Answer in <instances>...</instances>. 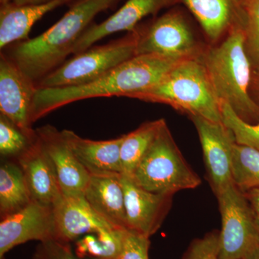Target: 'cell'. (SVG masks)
Instances as JSON below:
<instances>
[{
  "mask_svg": "<svg viewBox=\"0 0 259 259\" xmlns=\"http://www.w3.org/2000/svg\"><path fill=\"white\" fill-rule=\"evenodd\" d=\"M181 61L157 54H141L85 84L37 88L32 105V122L60 107L81 100L98 97L131 98L156 84Z\"/></svg>",
  "mask_w": 259,
  "mask_h": 259,
  "instance_id": "cell-1",
  "label": "cell"
},
{
  "mask_svg": "<svg viewBox=\"0 0 259 259\" xmlns=\"http://www.w3.org/2000/svg\"><path fill=\"white\" fill-rule=\"evenodd\" d=\"M121 0H77L54 25L32 39L13 44L4 52L37 83L71 55L78 39L97 15L112 9ZM4 50V49H3Z\"/></svg>",
  "mask_w": 259,
  "mask_h": 259,
  "instance_id": "cell-2",
  "label": "cell"
},
{
  "mask_svg": "<svg viewBox=\"0 0 259 259\" xmlns=\"http://www.w3.org/2000/svg\"><path fill=\"white\" fill-rule=\"evenodd\" d=\"M218 100L249 123L259 122V104L250 94L251 64L245 47L243 24H238L200 56Z\"/></svg>",
  "mask_w": 259,
  "mask_h": 259,
  "instance_id": "cell-3",
  "label": "cell"
},
{
  "mask_svg": "<svg viewBox=\"0 0 259 259\" xmlns=\"http://www.w3.org/2000/svg\"><path fill=\"white\" fill-rule=\"evenodd\" d=\"M131 98L165 104L190 117L222 122L221 103L200 57L180 61L156 84Z\"/></svg>",
  "mask_w": 259,
  "mask_h": 259,
  "instance_id": "cell-4",
  "label": "cell"
},
{
  "mask_svg": "<svg viewBox=\"0 0 259 259\" xmlns=\"http://www.w3.org/2000/svg\"><path fill=\"white\" fill-rule=\"evenodd\" d=\"M130 177L144 190L172 196L201 184L200 178L180 152L166 122Z\"/></svg>",
  "mask_w": 259,
  "mask_h": 259,
  "instance_id": "cell-5",
  "label": "cell"
},
{
  "mask_svg": "<svg viewBox=\"0 0 259 259\" xmlns=\"http://www.w3.org/2000/svg\"><path fill=\"white\" fill-rule=\"evenodd\" d=\"M139 37L136 28L120 38L73 55L38 81L37 88H69L91 82L137 56Z\"/></svg>",
  "mask_w": 259,
  "mask_h": 259,
  "instance_id": "cell-6",
  "label": "cell"
},
{
  "mask_svg": "<svg viewBox=\"0 0 259 259\" xmlns=\"http://www.w3.org/2000/svg\"><path fill=\"white\" fill-rule=\"evenodd\" d=\"M136 29L138 55L157 54L184 60L200 57L206 47L197 40L188 18L176 8Z\"/></svg>",
  "mask_w": 259,
  "mask_h": 259,
  "instance_id": "cell-7",
  "label": "cell"
},
{
  "mask_svg": "<svg viewBox=\"0 0 259 259\" xmlns=\"http://www.w3.org/2000/svg\"><path fill=\"white\" fill-rule=\"evenodd\" d=\"M215 195L222 219L220 259H245L259 248V231L249 202L233 182Z\"/></svg>",
  "mask_w": 259,
  "mask_h": 259,
  "instance_id": "cell-8",
  "label": "cell"
},
{
  "mask_svg": "<svg viewBox=\"0 0 259 259\" xmlns=\"http://www.w3.org/2000/svg\"><path fill=\"white\" fill-rule=\"evenodd\" d=\"M32 81L4 52L0 55V114L29 135L32 128V109L36 94Z\"/></svg>",
  "mask_w": 259,
  "mask_h": 259,
  "instance_id": "cell-9",
  "label": "cell"
},
{
  "mask_svg": "<svg viewBox=\"0 0 259 259\" xmlns=\"http://www.w3.org/2000/svg\"><path fill=\"white\" fill-rule=\"evenodd\" d=\"M56 240L53 206L32 201L21 210L1 219L0 259L17 245Z\"/></svg>",
  "mask_w": 259,
  "mask_h": 259,
  "instance_id": "cell-10",
  "label": "cell"
},
{
  "mask_svg": "<svg viewBox=\"0 0 259 259\" xmlns=\"http://www.w3.org/2000/svg\"><path fill=\"white\" fill-rule=\"evenodd\" d=\"M203 151L204 162L214 194L233 182L232 156L235 141L231 131L222 122L190 116Z\"/></svg>",
  "mask_w": 259,
  "mask_h": 259,
  "instance_id": "cell-11",
  "label": "cell"
},
{
  "mask_svg": "<svg viewBox=\"0 0 259 259\" xmlns=\"http://www.w3.org/2000/svg\"><path fill=\"white\" fill-rule=\"evenodd\" d=\"M35 131L54 166L63 194L83 197L90 175L73 153L62 131L51 125Z\"/></svg>",
  "mask_w": 259,
  "mask_h": 259,
  "instance_id": "cell-12",
  "label": "cell"
},
{
  "mask_svg": "<svg viewBox=\"0 0 259 259\" xmlns=\"http://www.w3.org/2000/svg\"><path fill=\"white\" fill-rule=\"evenodd\" d=\"M181 3V0H127L125 4L102 23H93L78 39L71 55L80 54L104 37L117 32L134 31L143 19L156 15L165 8Z\"/></svg>",
  "mask_w": 259,
  "mask_h": 259,
  "instance_id": "cell-13",
  "label": "cell"
},
{
  "mask_svg": "<svg viewBox=\"0 0 259 259\" xmlns=\"http://www.w3.org/2000/svg\"><path fill=\"white\" fill-rule=\"evenodd\" d=\"M121 182L125 193L127 229L150 238L161 226L172 195L144 190L124 175H121Z\"/></svg>",
  "mask_w": 259,
  "mask_h": 259,
  "instance_id": "cell-14",
  "label": "cell"
},
{
  "mask_svg": "<svg viewBox=\"0 0 259 259\" xmlns=\"http://www.w3.org/2000/svg\"><path fill=\"white\" fill-rule=\"evenodd\" d=\"M56 240L70 243L91 233L115 229L93 210L83 197H69L63 194L53 206Z\"/></svg>",
  "mask_w": 259,
  "mask_h": 259,
  "instance_id": "cell-15",
  "label": "cell"
},
{
  "mask_svg": "<svg viewBox=\"0 0 259 259\" xmlns=\"http://www.w3.org/2000/svg\"><path fill=\"white\" fill-rule=\"evenodd\" d=\"M122 174L90 175L83 197L95 212L112 226L127 229Z\"/></svg>",
  "mask_w": 259,
  "mask_h": 259,
  "instance_id": "cell-16",
  "label": "cell"
},
{
  "mask_svg": "<svg viewBox=\"0 0 259 259\" xmlns=\"http://www.w3.org/2000/svg\"><path fill=\"white\" fill-rule=\"evenodd\" d=\"M16 162L23 170L32 200L54 206L63 195L62 191L38 136L31 147L17 158Z\"/></svg>",
  "mask_w": 259,
  "mask_h": 259,
  "instance_id": "cell-17",
  "label": "cell"
},
{
  "mask_svg": "<svg viewBox=\"0 0 259 259\" xmlns=\"http://www.w3.org/2000/svg\"><path fill=\"white\" fill-rule=\"evenodd\" d=\"M77 0H48L44 3L0 7V49L29 39L30 30L38 20L56 8L71 5Z\"/></svg>",
  "mask_w": 259,
  "mask_h": 259,
  "instance_id": "cell-18",
  "label": "cell"
},
{
  "mask_svg": "<svg viewBox=\"0 0 259 259\" xmlns=\"http://www.w3.org/2000/svg\"><path fill=\"white\" fill-rule=\"evenodd\" d=\"M181 3L197 19L212 44L244 22L242 0H181Z\"/></svg>",
  "mask_w": 259,
  "mask_h": 259,
  "instance_id": "cell-19",
  "label": "cell"
},
{
  "mask_svg": "<svg viewBox=\"0 0 259 259\" xmlns=\"http://www.w3.org/2000/svg\"><path fill=\"white\" fill-rule=\"evenodd\" d=\"M61 131L73 153L90 175L122 174L120 148L125 135L107 141H93L83 139L69 130Z\"/></svg>",
  "mask_w": 259,
  "mask_h": 259,
  "instance_id": "cell-20",
  "label": "cell"
},
{
  "mask_svg": "<svg viewBox=\"0 0 259 259\" xmlns=\"http://www.w3.org/2000/svg\"><path fill=\"white\" fill-rule=\"evenodd\" d=\"M23 170L17 162H3L0 166L1 219L21 210L32 202Z\"/></svg>",
  "mask_w": 259,
  "mask_h": 259,
  "instance_id": "cell-21",
  "label": "cell"
},
{
  "mask_svg": "<svg viewBox=\"0 0 259 259\" xmlns=\"http://www.w3.org/2000/svg\"><path fill=\"white\" fill-rule=\"evenodd\" d=\"M165 122L163 119L146 122L125 135L120 148L122 175L132 176Z\"/></svg>",
  "mask_w": 259,
  "mask_h": 259,
  "instance_id": "cell-22",
  "label": "cell"
},
{
  "mask_svg": "<svg viewBox=\"0 0 259 259\" xmlns=\"http://www.w3.org/2000/svg\"><path fill=\"white\" fill-rule=\"evenodd\" d=\"M127 230L112 231L85 235L76 243V255L97 259H120Z\"/></svg>",
  "mask_w": 259,
  "mask_h": 259,
  "instance_id": "cell-23",
  "label": "cell"
},
{
  "mask_svg": "<svg viewBox=\"0 0 259 259\" xmlns=\"http://www.w3.org/2000/svg\"><path fill=\"white\" fill-rule=\"evenodd\" d=\"M231 175L233 183L243 193L259 188V151L235 143Z\"/></svg>",
  "mask_w": 259,
  "mask_h": 259,
  "instance_id": "cell-24",
  "label": "cell"
},
{
  "mask_svg": "<svg viewBox=\"0 0 259 259\" xmlns=\"http://www.w3.org/2000/svg\"><path fill=\"white\" fill-rule=\"evenodd\" d=\"M37 135H29L0 114V154L2 157L17 160L31 147Z\"/></svg>",
  "mask_w": 259,
  "mask_h": 259,
  "instance_id": "cell-25",
  "label": "cell"
},
{
  "mask_svg": "<svg viewBox=\"0 0 259 259\" xmlns=\"http://www.w3.org/2000/svg\"><path fill=\"white\" fill-rule=\"evenodd\" d=\"M245 47L253 71H259V0H242Z\"/></svg>",
  "mask_w": 259,
  "mask_h": 259,
  "instance_id": "cell-26",
  "label": "cell"
},
{
  "mask_svg": "<svg viewBox=\"0 0 259 259\" xmlns=\"http://www.w3.org/2000/svg\"><path fill=\"white\" fill-rule=\"evenodd\" d=\"M222 122L231 131L236 144L259 151V122L252 124L242 120L228 104L221 103Z\"/></svg>",
  "mask_w": 259,
  "mask_h": 259,
  "instance_id": "cell-27",
  "label": "cell"
},
{
  "mask_svg": "<svg viewBox=\"0 0 259 259\" xmlns=\"http://www.w3.org/2000/svg\"><path fill=\"white\" fill-rule=\"evenodd\" d=\"M219 233H212L191 244L185 259H220Z\"/></svg>",
  "mask_w": 259,
  "mask_h": 259,
  "instance_id": "cell-28",
  "label": "cell"
},
{
  "mask_svg": "<svg viewBox=\"0 0 259 259\" xmlns=\"http://www.w3.org/2000/svg\"><path fill=\"white\" fill-rule=\"evenodd\" d=\"M32 259H84L73 253L70 243L56 240L40 242L32 255ZM97 259V258H90Z\"/></svg>",
  "mask_w": 259,
  "mask_h": 259,
  "instance_id": "cell-29",
  "label": "cell"
},
{
  "mask_svg": "<svg viewBox=\"0 0 259 259\" xmlns=\"http://www.w3.org/2000/svg\"><path fill=\"white\" fill-rule=\"evenodd\" d=\"M149 248V238L127 230L120 259H150Z\"/></svg>",
  "mask_w": 259,
  "mask_h": 259,
  "instance_id": "cell-30",
  "label": "cell"
},
{
  "mask_svg": "<svg viewBox=\"0 0 259 259\" xmlns=\"http://www.w3.org/2000/svg\"><path fill=\"white\" fill-rule=\"evenodd\" d=\"M244 194L253 210L255 223L259 231V188L248 191Z\"/></svg>",
  "mask_w": 259,
  "mask_h": 259,
  "instance_id": "cell-31",
  "label": "cell"
},
{
  "mask_svg": "<svg viewBox=\"0 0 259 259\" xmlns=\"http://www.w3.org/2000/svg\"><path fill=\"white\" fill-rule=\"evenodd\" d=\"M250 94L252 97L259 104V71L252 72Z\"/></svg>",
  "mask_w": 259,
  "mask_h": 259,
  "instance_id": "cell-32",
  "label": "cell"
},
{
  "mask_svg": "<svg viewBox=\"0 0 259 259\" xmlns=\"http://www.w3.org/2000/svg\"><path fill=\"white\" fill-rule=\"evenodd\" d=\"M48 0H13L11 3L17 5L35 4V3H44Z\"/></svg>",
  "mask_w": 259,
  "mask_h": 259,
  "instance_id": "cell-33",
  "label": "cell"
},
{
  "mask_svg": "<svg viewBox=\"0 0 259 259\" xmlns=\"http://www.w3.org/2000/svg\"><path fill=\"white\" fill-rule=\"evenodd\" d=\"M245 259H259V248L255 250L253 253H250V254Z\"/></svg>",
  "mask_w": 259,
  "mask_h": 259,
  "instance_id": "cell-34",
  "label": "cell"
},
{
  "mask_svg": "<svg viewBox=\"0 0 259 259\" xmlns=\"http://www.w3.org/2000/svg\"><path fill=\"white\" fill-rule=\"evenodd\" d=\"M13 0H0V5H6L8 3H11Z\"/></svg>",
  "mask_w": 259,
  "mask_h": 259,
  "instance_id": "cell-35",
  "label": "cell"
},
{
  "mask_svg": "<svg viewBox=\"0 0 259 259\" xmlns=\"http://www.w3.org/2000/svg\"><path fill=\"white\" fill-rule=\"evenodd\" d=\"M3 259H4V258H3Z\"/></svg>",
  "mask_w": 259,
  "mask_h": 259,
  "instance_id": "cell-36",
  "label": "cell"
}]
</instances>
